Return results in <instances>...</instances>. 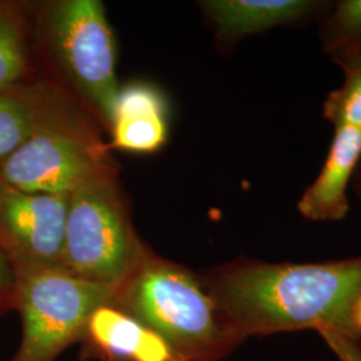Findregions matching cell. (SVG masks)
Masks as SVG:
<instances>
[{"instance_id": "6da1fadb", "label": "cell", "mask_w": 361, "mask_h": 361, "mask_svg": "<svg viewBox=\"0 0 361 361\" xmlns=\"http://www.w3.org/2000/svg\"><path fill=\"white\" fill-rule=\"evenodd\" d=\"M202 279L241 343L314 329L337 332L361 344L350 320L361 296V256L307 264L243 257Z\"/></svg>"}, {"instance_id": "7a4b0ae2", "label": "cell", "mask_w": 361, "mask_h": 361, "mask_svg": "<svg viewBox=\"0 0 361 361\" xmlns=\"http://www.w3.org/2000/svg\"><path fill=\"white\" fill-rule=\"evenodd\" d=\"M116 304L168 343L178 361H221L241 345L202 277L143 247Z\"/></svg>"}, {"instance_id": "3957f363", "label": "cell", "mask_w": 361, "mask_h": 361, "mask_svg": "<svg viewBox=\"0 0 361 361\" xmlns=\"http://www.w3.org/2000/svg\"><path fill=\"white\" fill-rule=\"evenodd\" d=\"M109 169L113 161L89 116L68 91L44 80L35 128L0 168V180L25 192L68 195Z\"/></svg>"}, {"instance_id": "277c9868", "label": "cell", "mask_w": 361, "mask_h": 361, "mask_svg": "<svg viewBox=\"0 0 361 361\" xmlns=\"http://www.w3.org/2000/svg\"><path fill=\"white\" fill-rule=\"evenodd\" d=\"M32 39L59 77L104 126L109 128L119 83L116 44L99 0H56L31 13Z\"/></svg>"}, {"instance_id": "5b68a950", "label": "cell", "mask_w": 361, "mask_h": 361, "mask_svg": "<svg viewBox=\"0 0 361 361\" xmlns=\"http://www.w3.org/2000/svg\"><path fill=\"white\" fill-rule=\"evenodd\" d=\"M145 244L134 232L116 168L82 182L67 195L61 265L95 284L116 289Z\"/></svg>"}, {"instance_id": "8992f818", "label": "cell", "mask_w": 361, "mask_h": 361, "mask_svg": "<svg viewBox=\"0 0 361 361\" xmlns=\"http://www.w3.org/2000/svg\"><path fill=\"white\" fill-rule=\"evenodd\" d=\"M13 268L22 338L10 361H56L79 343L94 310L116 302V289L80 279L61 264Z\"/></svg>"}, {"instance_id": "52a82bcc", "label": "cell", "mask_w": 361, "mask_h": 361, "mask_svg": "<svg viewBox=\"0 0 361 361\" xmlns=\"http://www.w3.org/2000/svg\"><path fill=\"white\" fill-rule=\"evenodd\" d=\"M67 195L31 193L0 180V250L13 265L61 264Z\"/></svg>"}, {"instance_id": "ba28073f", "label": "cell", "mask_w": 361, "mask_h": 361, "mask_svg": "<svg viewBox=\"0 0 361 361\" xmlns=\"http://www.w3.org/2000/svg\"><path fill=\"white\" fill-rule=\"evenodd\" d=\"M89 361H178L168 343L116 302L94 310L80 337Z\"/></svg>"}, {"instance_id": "9c48e42d", "label": "cell", "mask_w": 361, "mask_h": 361, "mask_svg": "<svg viewBox=\"0 0 361 361\" xmlns=\"http://www.w3.org/2000/svg\"><path fill=\"white\" fill-rule=\"evenodd\" d=\"M168 114L166 98L153 85L119 86L109 123L111 146L135 154L158 152L168 141Z\"/></svg>"}, {"instance_id": "30bf717a", "label": "cell", "mask_w": 361, "mask_h": 361, "mask_svg": "<svg viewBox=\"0 0 361 361\" xmlns=\"http://www.w3.org/2000/svg\"><path fill=\"white\" fill-rule=\"evenodd\" d=\"M198 6L216 37L226 43L308 22L328 8V3L312 0H204Z\"/></svg>"}, {"instance_id": "8fae6325", "label": "cell", "mask_w": 361, "mask_h": 361, "mask_svg": "<svg viewBox=\"0 0 361 361\" xmlns=\"http://www.w3.org/2000/svg\"><path fill=\"white\" fill-rule=\"evenodd\" d=\"M361 161V130L337 128L323 168L301 195L297 210L310 221H341L349 212V182Z\"/></svg>"}, {"instance_id": "7c38bea8", "label": "cell", "mask_w": 361, "mask_h": 361, "mask_svg": "<svg viewBox=\"0 0 361 361\" xmlns=\"http://www.w3.org/2000/svg\"><path fill=\"white\" fill-rule=\"evenodd\" d=\"M30 7L18 1H0V92L32 80Z\"/></svg>"}, {"instance_id": "4fadbf2b", "label": "cell", "mask_w": 361, "mask_h": 361, "mask_svg": "<svg viewBox=\"0 0 361 361\" xmlns=\"http://www.w3.org/2000/svg\"><path fill=\"white\" fill-rule=\"evenodd\" d=\"M44 80L32 79L0 92V168L35 128Z\"/></svg>"}, {"instance_id": "5bb4252c", "label": "cell", "mask_w": 361, "mask_h": 361, "mask_svg": "<svg viewBox=\"0 0 361 361\" xmlns=\"http://www.w3.org/2000/svg\"><path fill=\"white\" fill-rule=\"evenodd\" d=\"M323 50L332 62L348 71L361 68V0H341L322 19Z\"/></svg>"}, {"instance_id": "9a60e30c", "label": "cell", "mask_w": 361, "mask_h": 361, "mask_svg": "<svg viewBox=\"0 0 361 361\" xmlns=\"http://www.w3.org/2000/svg\"><path fill=\"white\" fill-rule=\"evenodd\" d=\"M345 79L340 89L328 94L323 116L334 128L361 130V68L344 71Z\"/></svg>"}, {"instance_id": "2e32d148", "label": "cell", "mask_w": 361, "mask_h": 361, "mask_svg": "<svg viewBox=\"0 0 361 361\" xmlns=\"http://www.w3.org/2000/svg\"><path fill=\"white\" fill-rule=\"evenodd\" d=\"M16 273L13 264L0 250V316L15 310Z\"/></svg>"}, {"instance_id": "e0dca14e", "label": "cell", "mask_w": 361, "mask_h": 361, "mask_svg": "<svg viewBox=\"0 0 361 361\" xmlns=\"http://www.w3.org/2000/svg\"><path fill=\"white\" fill-rule=\"evenodd\" d=\"M320 336L338 361H361V344L332 331H320Z\"/></svg>"}, {"instance_id": "ac0fdd59", "label": "cell", "mask_w": 361, "mask_h": 361, "mask_svg": "<svg viewBox=\"0 0 361 361\" xmlns=\"http://www.w3.org/2000/svg\"><path fill=\"white\" fill-rule=\"evenodd\" d=\"M352 326H353V331L357 336L359 341L361 343V296L357 298V301L355 302V307L352 310Z\"/></svg>"}, {"instance_id": "d6986e66", "label": "cell", "mask_w": 361, "mask_h": 361, "mask_svg": "<svg viewBox=\"0 0 361 361\" xmlns=\"http://www.w3.org/2000/svg\"><path fill=\"white\" fill-rule=\"evenodd\" d=\"M355 189L361 198V164L356 170V180H355Z\"/></svg>"}]
</instances>
